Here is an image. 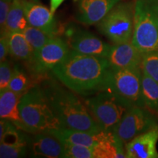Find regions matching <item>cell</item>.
Returning <instances> with one entry per match:
<instances>
[{
	"label": "cell",
	"mask_w": 158,
	"mask_h": 158,
	"mask_svg": "<svg viewBox=\"0 0 158 158\" xmlns=\"http://www.w3.org/2000/svg\"><path fill=\"white\" fill-rule=\"evenodd\" d=\"M28 142L19 144L0 143V157L18 158L24 157L28 151Z\"/></svg>",
	"instance_id": "cell-24"
},
{
	"label": "cell",
	"mask_w": 158,
	"mask_h": 158,
	"mask_svg": "<svg viewBox=\"0 0 158 158\" xmlns=\"http://www.w3.org/2000/svg\"><path fill=\"white\" fill-rule=\"evenodd\" d=\"M143 54L136 48L132 42L111 45L106 57L110 68L122 69L141 66Z\"/></svg>",
	"instance_id": "cell-15"
},
{
	"label": "cell",
	"mask_w": 158,
	"mask_h": 158,
	"mask_svg": "<svg viewBox=\"0 0 158 158\" xmlns=\"http://www.w3.org/2000/svg\"><path fill=\"white\" fill-rule=\"evenodd\" d=\"M33 86L35 85H32V81L29 75L21 67L15 64L9 84V89L20 95H23Z\"/></svg>",
	"instance_id": "cell-22"
},
{
	"label": "cell",
	"mask_w": 158,
	"mask_h": 158,
	"mask_svg": "<svg viewBox=\"0 0 158 158\" xmlns=\"http://www.w3.org/2000/svg\"><path fill=\"white\" fill-rule=\"evenodd\" d=\"M141 69L158 82V51L143 54Z\"/></svg>",
	"instance_id": "cell-25"
},
{
	"label": "cell",
	"mask_w": 158,
	"mask_h": 158,
	"mask_svg": "<svg viewBox=\"0 0 158 158\" xmlns=\"http://www.w3.org/2000/svg\"><path fill=\"white\" fill-rule=\"evenodd\" d=\"M142 100L146 108L158 113V82L142 70Z\"/></svg>",
	"instance_id": "cell-21"
},
{
	"label": "cell",
	"mask_w": 158,
	"mask_h": 158,
	"mask_svg": "<svg viewBox=\"0 0 158 158\" xmlns=\"http://www.w3.org/2000/svg\"><path fill=\"white\" fill-rule=\"evenodd\" d=\"M93 149L94 158H125V147L114 132H106L104 138Z\"/></svg>",
	"instance_id": "cell-18"
},
{
	"label": "cell",
	"mask_w": 158,
	"mask_h": 158,
	"mask_svg": "<svg viewBox=\"0 0 158 158\" xmlns=\"http://www.w3.org/2000/svg\"><path fill=\"white\" fill-rule=\"evenodd\" d=\"M64 145V158H94L92 148L72 143Z\"/></svg>",
	"instance_id": "cell-26"
},
{
	"label": "cell",
	"mask_w": 158,
	"mask_h": 158,
	"mask_svg": "<svg viewBox=\"0 0 158 158\" xmlns=\"http://www.w3.org/2000/svg\"><path fill=\"white\" fill-rule=\"evenodd\" d=\"M110 70L107 58L70 50L68 56L51 72L62 84L76 94L89 96L102 89Z\"/></svg>",
	"instance_id": "cell-1"
},
{
	"label": "cell",
	"mask_w": 158,
	"mask_h": 158,
	"mask_svg": "<svg viewBox=\"0 0 158 158\" xmlns=\"http://www.w3.org/2000/svg\"><path fill=\"white\" fill-rule=\"evenodd\" d=\"M26 39L27 40L29 44L32 48L35 53V57L38 54V52L42 48V47L51 38L54 37V35H49L40 29L35 28L28 25V27L23 30Z\"/></svg>",
	"instance_id": "cell-23"
},
{
	"label": "cell",
	"mask_w": 158,
	"mask_h": 158,
	"mask_svg": "<svg viewBox=\"0 0 158 158\" xmlns=\"http://www.w3.org/2000/svg\"><path fill=\"white\" fill-rule=\"evenodd\" d=\"M40 86L63 127L91 133L102 130L76 92L50 78H44Z\"/></svg>",
	"instance_id": "cell-2"
},
{
	"label": "cell",
	"mask_w": 158,
	"mask_h": 158,
	"mask_svg": "<svg viewBox=\"0 0 158 158\" xmlns=\"http://www.w3.org/2000/svg\"><path fill=\"white\" fill-rule=\"evenodd\" d=\"M122 0H78L76 19L86 25L98 23Z\"/></svg>",
	"instance_id": "cell-13"
},
{
	"label": "cell",
	"mask_w": 158,
	"mask_h": 158,
	"mask_svg": "<svg viewBox=\"0 0 158 158\" xmlns=\"http://www.w3.org/2000/svg\"><path fill=\"white\" fill-rule=\"evenodd\" d=\"M64 0H51V7L50 10L51 13L54 14L56 10L59 8V7L64 2Z\"/></svg>",
	"instance_id": "cell-30"
},
{
	"label": "cell",
	"mask_w": 158,
	"mask_h": 158,
	"mask_svg": "<svg viewBox=\"0 0 158 158\" xmlns=\"http://www.w3.org/2000/svg\"><path fill=\"white\" fill-rule=\"evenodd\" d=\"M157 126L158 118L155 112L145 107L133 106L124 114L113 132L125 145L136 136Z\"/></svg>",
	"instance_id": "cell-8"
},
{
	"label": "cell",
	"mask_w": 158,
	"mask_h": 158,
	"mask_svg": "<svg viewBox=\"0 0 158 158\" xmlns=\"http://www.w3.org/2000/svg\"><path fill=\"white\" fill-rule=\"evenodd\" d=\"M65 35L71 50L80 54L106 58L111 47L89 31L76 27H69Z\"/></svg>",
	"instance_id": "cell-10"
},
{
	"label": "cell",
	"mask_w": 158,
	"mask_h": 158,
	"mask_svg": "<svg viewBox=\"0 0 158 158\" xmlns=\"http://www.w3.org/2000/svg\"><path fill=\"white\" fill-rule=\"evenodd\" d=\"M26 19L29 26L40 29L49 35L57 36L59 27L54 14L38 0L25 1L23 0Z\"/></svg>",
	"instance_id": "cell-11"
},
{
	"label": "cell",
	"mask_w": 158,
	"mask_h": 158,
	"mask_svg": "<svg viewBox=\"0 0 158 158\" xmlns=\"http://www.w3.org/2000/svg\"><path fill=\"white\" fill-rule=\"evenodd\" d=\"M28 150L32 157L64 158V145L48 132L34 133L29 137Z\"/></svg>",
	"instance_id": "cell-12"
},
{
	"label": "cell",
	"mask_w": 158,
	"mask_h": 158,
	"mask_svg": "<svg viewBox=\"0 0 158 158\" xmlns=\"http://www.w3.org/2000/svg\"><path fill=\"white\" fill-rule=\"evenodd\" d=\"M8 54H10V53L7 36L1 35V38H0V62L7 59Z\"/></svg>",
	"instance_id": "cell-29"
},
{
	"label": "cell",
	"mask_w": 158,
	"mask_h": 158,
	"mask_svg": "<svg viewBox=\"0 0 158 158\" xmlns=\"http://www.w3.org/2000/svg\"><path fill=\"white\" fill-rule=\"evenodd\" d=\"M21 96L9 89L0 92V117L27 133V128L20 115L19 102Z\"/></svg>",
	"instance_id": "cell-17"
},
{
	"label": "cell",
	"mask_w": 158,
	"mask_h": 158,
	"mask_svg": "<svg viewBox=\"0 0 158 158\" xmlns=\"http://www.w3.org/2000/svg\"><path fill=\"white\" fill-rule=\"evenodd\" d=\"M84 99L91 115L104 131L113 132L130 108L127 100L110 90H101Z\"/></svg>",
	"instance_id": "cell-5"
},
{
	"label": "cell",
	"mask_w": 158,
	"mask_h": 158,
	"mask_svg": "<svg viewBox=\"0 0 158 158\" xmlns=\"http://www.w3.org/2000/svg\"><path fill=\"white\" fill-rule=\"evenodd\" d=\"M107 131L101 130L97 133L85 132L71 129L68 127H61L59 129L48 131L54 135L63 143H72L93 148L100 142Z\"/></svg>",
	"instance_id": "cell-16"
},
{
	"label": "cell",
	"mask_w": 158,
	"mask_h": 158,
	"mask_svg": "<svg viewBox=\"0 0 158 158\" xmlns=\"http://www.w3.org/2000/svg\"><path fill=\"white\" fill-rule=\"evenodd\" d=\"M141 81V66L122 69L110 68L102 90L112 91L134 106L145 107L142 100Z\"/></svg>",
	"instance_id": "cell-7"
},
{
	"label": "cell",
	"mask_w": 158,
	"mask_h": 158,
	"mask_svg": "<svg viewBox=\"0 0 158 158\" xmlns=\"http://www.w3.org/2000/svg\"><path fill=\"white\" fill-rule=\"evenodd\" d=\"M70 50L65 40L58 35L53 37L35 56L30 68L31 73L37 77L45 76L68 56Z\"/></svg>",
	"instance_id": "cell-9"
},
{
	"label": "cell",
	"mask_w": 158,
	"mask_h": 158,
	"mask_svg": "<svg viewBox=\"0 0 158 158\" xmlns=\"http://www.w3.org/2000/svg\"><path fill=\"white\" fill-rule=\"evenodd\" d=\"M98 29L114 44L132 42L134 29V5L121 2L116 4L97 23Z\"/></svg>",
	"instance_id": "cell-6"
},
{
	"label": "cell",
	"mask_w": 158,
	"mask_h": 158,
	"mask_svg": "<svg viewBox=\"0 0 158 158\" xmlns=\"http://www.w3.org/2000/svg\"><path fill=\"white\" fill-rule=\"evenodd\" d=\"M13 0H0V28L2 30L5 27Z\"/></svg>",
	"instance_id": "cell-28"
},
{
	"label": "cell",
	"mask_w": 158,
	"mask_h": 158,
	"mask_svg": "<svg viewBox=\"0 0 158 158\" xmlns=\"http://www.w3.org/2000/svg\"><path fill=\"white\" fill-rule=\"evenodd\" d=\"M26 19L23 0H13L5 27L1 30V35L8 36L15 31H23L28 27Z\"/></svg>",
	"instance_id": "cell-20"
},
{
	"label": "cell",
	"mask_w": 158,
	"mask_h": 158,
	"mask_svg": "<svg viewBox=\"0 0 158 158\" xmlns=\"http://www.w3.org/2000/svg\"><path fill=\"white\" fill-rule=\"evenodd\" d=\"M158 126L136 136L124 145L127 158H158Z\"/></svg>",
	"instance_id": "cell-14"
},
{
	"label": "cell",
	"mask_w": 158,
	"mask_h": 158,
	"mask_svg": "<svg viewBox=\"0 0 158 158\" xmlns=\"http://www.w3.org/2000/svg\"><path fill=\"white\" fill-rule=\"evenodd\" d=\"M19 110L27 133H45L63 127L40 85H35L21 97Z\"/></svg>",
	"instance_id": "cell-3"
},
{
	"label": "cell",
	"mask_w": 158,
	"mask_h": 158,
	"mask_svg": "<svg viewBox=\"0 0 158 158\" xmlns=\"http://www.w3.org/2000/svg\"><path fill=\"white\" fill-rule=\"evenodd\" d=\"M10 55L16 60L25 62L29 68L34 62L35 53L22 31H15L7 36Z\"/></svg>",
	"instance_id": "cell-19"
},
{
	"label": "cell",
	"mask_w": 158,
	"mask_h": 158,
	"mask_svg": "<svg viewBox=\"0 0 158 158\" xmlns=\"http://www.w3.org/2000/svg\"><path fill=\"white\" fill-rule=\"evenodd\" d=\"M132 43L142 54L158 51V0H136Z\"/></svg>",
	"instance_id": "cell-4"
},
{
	"label": "cell",
	"mask_w": 158,
	"mask_h": 158,
	"mask_svg": "<svg viewBox=\"0 0 158 158\" xmlns=\"http://www.w3.org/2000/svg\"><path fill=\"white\" fill-rule=\"evenodd\" d=\"M13 70V67L8 59L0 62V92L8 89Z\"/></svg>",
	"instance_id": "cell-27"
},
{
	"label": "cell",
	"mask_w": 158,
	"mask_h": 158,
	"mask_svg": "<svg viewBox=\"0 0 158 158\" xmlns=\"http://www.w3.org/2000/svg\"><path fill=\"white\" fill-rule=\"evenodd\" d=\"M25 1H35V0H25Z\"/></svg>",
	"instance_id": "cell-31"
}]
</instances>
